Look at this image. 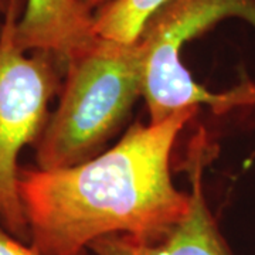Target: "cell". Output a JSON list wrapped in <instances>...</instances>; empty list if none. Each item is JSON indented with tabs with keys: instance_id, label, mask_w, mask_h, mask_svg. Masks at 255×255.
Listing matches in <instances>:
<instances>
[{
	"instance_id": "6da1fadb",
	"label": "cell",
	"mask_w": 255,
	"mask_h": 255,
	"mask_svg": "<svg viewBox=\"0 0 255 255\" xmlns=\"http://www.w3.org/2000/svg\"><path fill=\"white\" fill-rule=\"evenodd\" d=\"M197 112L135 122L110 149L71 167H20L28 244L43 255H87L95 240L112 234L143 243L163 238L189 210V193L173 184L172 155Z\"/></svg>"
},
{
	"instance_id": "7a4b0ae2",
	"label": "cell",
	"mask_w": 255,
	"mask_h": 255,
	"mask_svg": "<svg viewBox=\"0 0 255 255\" xmlns=\"http://www.w3.org/2000/svg\"><path fill=\"white\" fill-rule=\"evenodd\" d=\"M145 87V57L135 43L94 37L65 61L58 105L36 143L40 169L71 167L102 153L127 127Z\"/></svg>"
},
{
	"instance_id": "3957f363",
	"label": "cell",
	"mask_w": 255,
	"mask_h": 255,
	"mask_svg": "<svg viewBox=\"0 0 255 255\" xmlns=\"http://www.w3.org/2000/svg\"><path fill=\"white\" fill-rule=\"evenodd\" d=\"M228 17L243 18L255 28V0H167L146 21L136 41L145 57L149 124L201 105L217 115L255 105V82L244 80L228 91H209L194 81L182 61L187 41Z\"/></svg>"
},
{
	"instance_id": "277c9868",
	"label": "cell",
	"mask_w": 255,
	"mask_h": 255,
	"mask_svg": "<svg viewBox=\"0 0 255 255\" xmlns=\"http://www.w3.org/2000/svg\"><path fill=\"white\" fill-rule=\"evenodd\" d=\"M26 0H11L0 27V226L28 243L18 196V155L37 140L50 118L48 107L61 91L65 64L48 51L26 53L14 31Z\"/></svg>"
},
{
	"instance_id": "5b68a950",
	"label": "cell",
	"mask_w": 255,
	"mask_h": 255,
	"mask_svg": "<svg viewBox=\"0 0 255 255\" xmlns=\"http://www.w3.org/2000/svg\"><path fill=\"white\" fill-rule=\"evenodd\" d=\"M217 149L206 128H197L180 163L190 183L189 210L163 238L143 243L112 234L95 240L90 251L95 255H234L210 210L203 187L204 169L216 159Z\"/></svg>"
},
{
	"instance_id": "8992f818",
	"label": "cell",
	"mask_w": 255,
	"mask_h": 255,
	"mask_svg": "<svg viewBox=\"0 0 255 255\" xmlns=\"http://www.w3.org/2000/svg\"><path fill=\"white\" fill-rule=\"evenodd\" d=\"M94 37L92 13L78 0H26L14 31L23 51H48L64 64Z\"/></svg>"
},
{
	"instance_id": "52a82bcc",
	"label": "cell",
	"mask_w": 255,
	"mask_h": 255,
	"mask_svg": "<svg viewBox=\"0 0 255 255\" xmlns=\"http://www.w3.org/2000/svg\"><path fill=\"white\" fill-rule=\"evenodd\" d=\"M167 0H112L94 11L97 36L119 43H135L149 17Z\"/></svg>"
},
{
	"instance_id": "ba28073f",
	"label": "cell",
	"mask_w": 255,
	"mask_h": 255,
	"mask_svg": "<svg viewBox=\"0 0 255 255\" xmlns=\"http://www.w3.org/2000/svg\"><path fill=\"white\" fill-rule=\"evenodd\" d=\"M0 255H43L34 247L11 236L0 226Z\"/></svg>"
},
{
	"instance_id": "9c48e42d",
	"label": "cell",
	"mask_w": 255,
	"mask_h": 255,
	"mask_svg": "<svg viewBox=\"0 0 255 255\" xmlns=\"http://www.w3.org/2000/svg\"><path fill=\"white\" fill-rule=\"evenodd\" d=\"M81 3L82 6L88 11H91L94 14V11H97L98 9H101L102 6H105L107 3H110L112 0H78Z\"/></svg>"
},
{
	"instance_id": "30bf717a",
	"label": "cell",
	"mask_w": 255,
	"mask_h": 255,
	"mask_svg": "<svg viewBox=\"0 0 255 255\" xmlns=\"http://www.w3.org/2000/svg\"><path fill=\"white\" fill-rule=\"evenodd\" d=\"M10 3H11V0H0V14H6L7 13V10L10 7Z\"/></svg>"
}]
</instances>
